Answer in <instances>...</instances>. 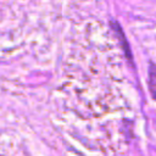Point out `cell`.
<instances>
[]
</instances>
